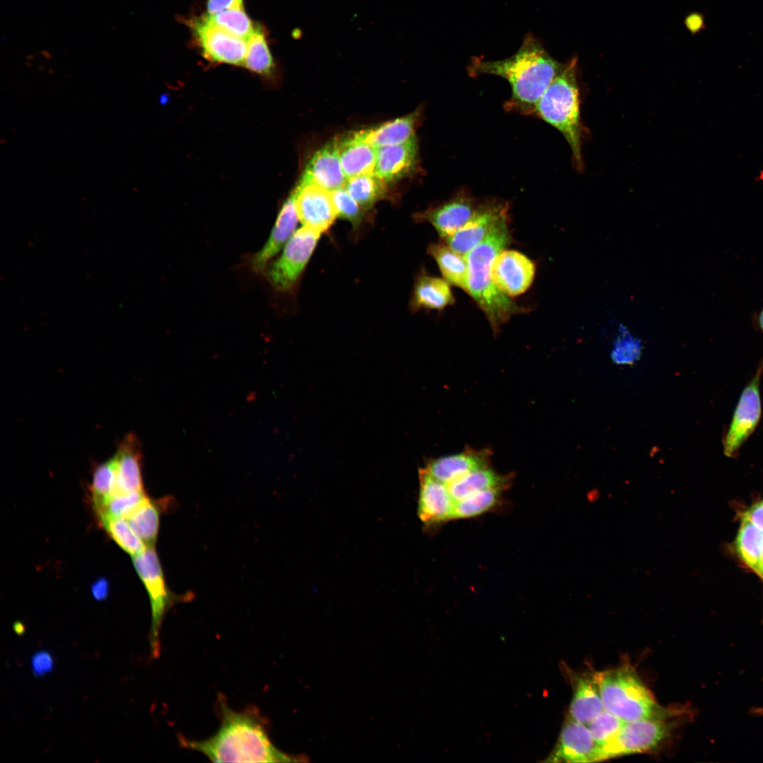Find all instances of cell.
<instances>
[{
	"label": "cell",
	"mask_w": 763,
	"mask_h": 763,
	"mask_svg": "<svg viewBox=\"0 0 763 763\" xmlns=\"http://www.w3.org/2000/svg\"><path fill=\"white\" fill-rule=\"evenodd\" d=\"M742 517L747 519L763 531V499L746 509Z\"/></svg>",
	"instance_id": "42"
},
{
	"label": "cell",
	"mask_w": 763,
	"mask_h": 763,
	"mask_svg": "<svg viewBox=\"0 0 763 763\" xmlns=\"http://www.w3.org/2000/svg\"><path fill=\"white\" fill-rule=\"evenodd\" d=\"M420 490L418 514L426 526H432L451 520L455 500L448 485L420 470Z\"/></svg>",
	"instance_id": "16"
},
{
	"label": "cell",
	"mask_w": 763,
	"mask_h": 763,
	"mask_svg": "<svg viewBox=\"0 0 763 763\" xmlns=\"http://www.w3.org/2000/svg\"><path fill=\"white\" fill-rule=\"evenodd\" d=\"M550 762L590 763L601 761V751L587 726L567 718L563 724Z\"/></svg>",
	"instance_id": "14"
},
{
	"label": "cell",
	"mask_w": 763,
	"mask_h": 763,
	"mask_svg": "<svg viewBox=\"0 0 763 763\" xmlns=\"http://www.w3.org/2000/svg\"><path fill=\"white\" fill-rule=\"evenodd\" d=\"M569 675L573 692L568 717L588 726L604 710L598 672H569Z\"/></svg>",
	"instance_id": "17"
},
{
	"label": "cell",
	"mask_w": 763,
	"mask_h": 763,
	"mask_svg": "<svg viewBox=\"0 0 763 763\" xmlns=\"http://www.w3.org/2000/svg\"><path fill=\"white\" fill-rule=\"evenodd\" d=\"M625 722L615 714L604 709L588 723L587 726L599 747L600 751L615 737Z\"/></svg>",
	"instance_id": "37"
},
{
	"label": "cell",
	"mask_w": 763,
	"mask_h": 763,
	"mask_svg": "<svg viewBox=\"0 0 763 763\" xmlns=\"http://www.w3.org/2000/svg\"><path fill=\"white\" fill-rule=\"evenodd\" d=\"M171 498L146 499L126 519L147 547H155L159 531L160 518Z\"/></svg>",
	"instance_id": "26"
},
{
	"label": "cell",
	"mask_w": 763,
	"mask_h": 763,
	"mask_svg": "<svg viewBox=\"0 0 763 763\" xmlns=\"http://www.w3.org/2000/svg\"><path fill=\"white\" fill-rule=\"evenodd\" d=\"M338 216L359 226L365 217V210L349 194L345 187L331 191Z\"/></svg>",
	"instance_id": "38"
},
{
	"label": "cell",
	"mask_w": 763,
	"mask_h": 763,
	"mask_svg": "<svg viewBox=\"0 0 763 763\" xmlns=\"http://www.w3.org/2000/svg\"><path fill=\"white\" fill-rule=\"evenodd\" d=\"M242 7L243 0H208L206 2L207 14L208 15Z\"/></svg>",
	"instance_id": "41"
},
{
	"label": "cell",
	"mask_w": 763,
	"mask_h": 763,
	"mask_svg": "<svg viewBox=\"0 0 763 763\" xmlns=\"http://www.w3.org/2000/svg\"><path fill=\"white\" fill-rule=\"evenodd\" d=\"M755 181L763 182V169H760L757 172V174L755 175Z\"/></svg>",
	"instance_id": "47"
},
{
	"label": "cell",
	"mask_w": 763,
	"mask_h": 763,
	"mask_svg": "<svg viewBox=\"0 0 763 763\" xmlns=\"http://www.w3.org/2000/svg\"><path fill=\"white\" fill-rule=\"evenodd\" d=\"M90 490L95 511L116 495L117 474L113 458L95 468Z\"/></svg>",
	"instance_id": "33"
},
{
	"label": "cell",
	"mask_w": 763,
	"mask_h": 763,
	"mask_svg": "<svg viewBox=\"0 0 763 763\" xmlns=\"http://www.w3.org/2000/svg\"><path fill=\"white\" fill-rule=\"evenodd\" d=\"M417 138L377 149L374 174L385 183L395 182L410 174L418 164Z\"/></svg>",
	"instance_id": "19"
},
{
	"label": "cell",
	"mask_w": 763,
	"mask_h": 763,
	"mask_svg": "<svg viewBox=\"0 0 763 763\" xmlns=\"http://www.w3.org/2000/svg\"><path fill=\"white\" fill-rule=\"evenodd\" d=\"M685 25L691 32H697L699 31L704 25L703 18L700 14L692 13L688 16L685 19Z\"/></svg>",
	"instance_id": "44"
},
{
	"label": "cell",
	"mask_w": 763,
	"mask_h": 763,
	"mask_svg": "<svg viewBox=\"0 0 763 763\" xmlns=\"http://www.w3.org/2000/svg\"><path fill=\"white\" fill-rule=\"evenodd\" d=\"M213 24L229 33L247 40L255 30L252 20L242 8H235L215 14H206Z\"/></svg>",
	"instance_id": "35"
},
{
	"label": "cell",
	"mask_w": 763,
	"mask_h": 763,
	"mask_svg": "<svg viewBox=\"0 0 763 763\" xmlns=\"http://www.w3.org/2000/svg\"><path fill=\"white\" fill-rule=\"evenodd\" d=\"M508 478L487 468H481L447 484L451 495L455 501L474 493L495 487H504Z\"/></svg>",
	"instance_id": "28"
},
{
	"label": "cell",
	"mask_w": 763,
	"mask_h": 763,
	"mask_svg": "<svg viewBox=\"0 0 763 763\" xmlns=\"http://www.w3.org/2000/svg\"><path fill=\"white\" fill-rule=\"evenodd\" d=\"M535 273L533 261L515 250L502 251L495 259L492 268L495 283L508 297L525 292L531 285Z\"/></svg>",
	"instance_id": "15"
},
{
	"label": "cell",
	"mask_w": 763,
	"mask_h": 763,
	"mask_svg": "<svg viewBox=\"0 0 763 763\" xmlns=\"http://www.w3.org/2000/svg\"><path fill=\"white\" fill-rule=\"evenodd\" d=\"M97 517L107 534L127 553L134 556L147 548L143 541L131 528L126 519L107 515H101Z\"/></svg>",
	"instance_id": "31"
},
{
	"label": "cell",
	"mask_w": 763,
	"mask_h": 763,
	"mask_svg": "<svg viewBox=\"0 0 763 763\" xmlns=\"http://www.w3.org/2000/svg\"><path fill=\"white\" fill-rule=\"evenodd\" d=\"M420 118V112L418 110L404 117L359 132L367 142L376 148L398 145L416 138L415 129Z\"/></svg>",
	"instance_id": "24"
},
{
	"label": "cell",
	"mask_w": 763,
	"mask_h": 763,
	"mask_svg": "<svg viewBox=\"0 0 763 763\" xmlns=\"http://www.w3.org/2000/svg\"><path fill=\"white\" fill-rule=\"evenodd\" d=\"M454 302L449 283L446 280L421 275L415 282L410 300L413 311L422 309L442 310Z\"/></svg>",
	"instance_id": "25"
},
{
	"label": "cell",
	"mask_w": 763,
	"mask_h": 763,
	"mask_svg": "<svg viewBox=\"0 0 763 763\" xmlns=\"http://www.w3.org/2000/svg\"><path fill=\"white\" fill-rule=\"evenodd\" d=\"M757 574L763 579V552L759 564Z\"/></svg>",
	"instance_id": "46"
},
{
	"label": "cell",
	"mask_w": 763,
	"mask_h": 763,
	"mask_svg": "<svg viewBox=\"0 0 763 763\" xmlns=\"http://www.w3.org/2000/svg\"><path fill=\"white\" fill-rule=\"evenodd\" d=\"M503 488L485 490L455 501L451 519L471 518L490 510L497 504Z\"/></svg>",
	"instance_id": "32"
},
{
	"label": "cell",
	"mask_w": 763,
	"mask_h": 763,
	"mask_svg": "<svg viewBox=\"0 0 763 763\" xmlns=\"http://www.w3.org/2000/svg\"><path fill=\"white\" fill-rule=\"evenodd\" d=\"M14 629H16V632L17 634L23 632V625L21 623H20V622L16 623V625L14 626Z\"/></svg>",
	"instance_id": "48"
},
{
	"label": "cell",
	"mask_w": 763,
	"mask_h": 763,
	"mask_svg": "<svg viewBox=\"0 0 763 763\" xmlns=\"http://www.w3.org/2000/svg\"><path fill=\"white\" fill-rule=\"evenodd\" d=\"M386 184L374 173L365 174L348 179L345 188L356 202L367 211L385 197Z\"/></svg>",
	"instance_id": "30"
},
{
	"label": "cell",
	"mask_w": 763,
	"mask_h": 763,
	"mask_svg": "<svg viewBox=\"0 0 763 763\" xmlns=\"http://www.w3.org/2000/svg\"><path fill=\"white\" fill-rule=\"evenodd\" d=\"M640 345L638 341L633 339L629 334H620L615 342L612 355L618 363H628L638 357Z\"/></svg>",
	"instance_id": "39"
},
{
	"label": "cell",
	"mask_w": 763,
	"mask_h": 763,
	"mask_svg": "<svg viewBox=\"0 0 763 763\" xmlns=\"http://www.w3.org/2000/svg\"><path fill=\"white\" fill-rule=\"evenodd\" d=\"M508 217L507 203L497 199L480 202L472 217L444 242L456 252L466 255L499 225L509 220Z\"/></svg>",
	"instance_id": "11"
},
{
	"label": "cell",
	"mask_w": 763,
	"mask_h": 763,
	"mask_svg": "<svg viewBox=\"0 0 763 763\" xmlns=\"http://www.w3.org/2000/svg\"><path fill=\"white\" fill-rule=\"evenodd\" d=\"M479 202L472 194L461 189L452 197L413 215L418 222L430 223L445 240L459 230L473 215Z\"/></svg>",
	"instance_id": "12"
},
{
	"label": "cell",
	"mask_w": 763,
	"mask_h": 763,
	"mask_svg": "<svg viewBox=\"0 0 763 763\" xmlns=\"http://www.w3.org/2000/svg\"><path fill=\"white\" fill-rule=\"evenodd\" d=\"M108 582L103 578L97 580L92 586V594L96 600L102 601L107 598L108 594Z\"/></svg>",
	"instance_id": "43"
},
{
	"label": "cell",
	"mask_w": 763,
	"mask_h": 763,
	"mask_svg": "<svg viewBox=\"0 0 763 763\" xmlns=\"http://www.w3.org/2000/svg\"><path fill=\"white\" fill-rule=\"evenodd\" d=\"M340 160L348 179L374 173L377 149L367 142L359 131L336 139Z\"/></svg>",
	"instance_id": "22"
},
{
	"label": "cell",
	"mask_w": 763,
	"mask_h": 763,
	"mask_svg": "<svg viewBox=\"0 0 763 763\" xmlns=\"http://www.w3.org/2000/svg\"><path fill=\"white\" fill-rule=\"evenodd\" d=\"M147 498L144 490L118 494L95 511L97 516L107 515L126 519Z\"/></svg>",
	"instance_id": "36"
},
{
	"label": "cell",
	"mask_w": 763,
	"mask_h": 763,
	"mask_svg": "<svg viewBox=\"0 0 763 763\" xmlns=\"http://www.w3.org/2000/svg\"><path fill=\"white\" fill-rule=\"evenodd\" d=\"M428 254L435 260L444 277L449 284L467 291L468 265L465 255L451 248L446 243H432Z\"/></svg>",
	"instance_id": "27"
},
{
	"label": "cell",
	"mask_w": 763,
	"mask_h": 763,
	"mask_svg": "<svg viewBox=\"0 0 763 763\" xmlns=\"http://www.w3.org/2000/svg\"><path fill=\"white\" fill-rule=\"evenodd\" d=\"M511 241L506 220L465 255L468 265L466 292L484 313L495 333L511 317L526 311L504 295L492 278L493 262Z\"/></svg>",
	"instance_id": "3"
},
{
	"label": "cell",
	"mask_w": 763,
	"mask_h": 763,
	"mask_svg": "<svg viewBox=\"0 0 763 763\" xmlns=\"http://www.w3.org/2000/svg\"><path fill=\"white\" fill-rule=\"evenodd\" d=\"M300 181L317 184L329 191L345 187L347 178L341 166L336 140L314 153Z\"/></svg>",
	"instance_id": "18"
},
{
	"label": "cell",
	"mask_w": 763,
	"mask_h": 763,
	"mask_svg": "<svg viewBox=\"0 0 763 763\" xmlns=\"http://www.w3.org/2000/svg\"><path fill=\"white\" fill-rule=\"evenodd\" d=\"M735 545L740 558L757 573L763 552V531L742 517Z\"/></svg>",
	"instance_id": "29"
},
{
	"label": "cell",
	"mask_w": 763,
	"mask_h": 763,
	"mask_svg": "<svg viewBox=\"0 0 763 763\" xmlns=\"http://www.w3.org/2000/svg\"><path fill=\"white\" fill-rule=\"evenodd\" d=\"M677 723L668 718L625 721L615 737L601 749V760L652 750L670 734Z\"/></svg>",
	"instance_id": "7"
},
{
	"label": "cell",
	"mask_w": 763,
	"mask_h": 763,
	"mask_svg": "<svg viewBox=\"0 0 763 763\" xmlns=\"http://www.w3.org/2000/svg\"><path fill=\"white\" fill-rule=\"evenodd\" d=\"M564 64L555 60L530 33L511 57L496 61L473 57L467 67L469 76L490 74L507 80L511 95L504 108L509 112L532 115L535 105L562 71Z\"/></svg>",
	"instance_id": "2"
},
{
	"label": "cell",
	"mask_w": 763,
	"mask_h": 763,
	"mask_svg": "<svg viewBox=\"0 0 763 763\" xmlns=\"http://www.w3.org/2000/svg\"><path fill=\"white\" fill-rule=\"evenodd\" d=\"M292 192L302 225L319 233L329 229L338 216L331 191L317 184L300 181Z\"/></svg>",
	"instance_id": "13"
},
{
	"label": "cell",
	"mask_w": 763,
	"mask_h": 763,
	"mask_svg": "<svg viewBox=\"0 0 763 763\" xmlns=\"http://www.w3.org/2000/svg\"><path fill=\"white\" fill-rule=\"evenodd\" d=\"M762 371L763 367L760 365L743 389L724 435L723 451L729 458H733L739 453L759 422L762 415L759 386Z\"/></svg>",
	"instance_id": "9"
},
{
	"label": "cell",
	"mask_w": 763,
	"mask_h": 763,
	"mask_svg": "<svg viewBox=\"0 0 763 763\" xmlns=\"http://www.w3.org/2000/svg\"><path fill=\"white\" fill-rule=\"evenodd\" d=\"M243 66L252 72L270 74L273 61L263 31L256 28L247 40V49Z\"/></svg>",
	"instance_id": "34"
},
{
	"label": "cell",
	"mask_w": 763,
	"mask_h": 763,
	"mask_svg": "<svg viewBox=\"0 0 763 763\" xmlns=\"http://www.w3.org/2000/svg\"><path fill=\"white\" fill-rule=\"evenodd\" d=\"M577 59L564 64L540 97L532 115L557 129L568 143L575 168L581 172L584 126L580 115V94L576 76Z\"/></svg>",
	"instance_id": "4"
},
{
	"label": "cell",
	"mask_w": 763,
	"mask_h": 763,
	"mask_svg": "<svg viewBox=\"0 0 763 763\" xmlns=\"http://www.w3.org/2000/svg\"><path fill=\"white\" fill-rule=\"evenodd\" d=\"M605 710L625 721L646 718H669L685 713L661 706L629 663L598 672Z\"/></svg>",
	"instance_id": "5"
},
{
	"label": "cell",
	"mask_w": 763,
	"mask_h": 763,
	"mask_svg": "<svg viewBox=\"0 0 763 763\" xmlns=\"http://www.w3.org/2000/svg\"><path fill=\"white\" fill-rule=\"evenodd\" d=\"M52 655L47 651H39L31 658V669L34 675L42 677L52 671L54 668Z\"/></svg>",
	"instance_id": "40"
},
{
	"label": "cell",
	"mask_w": 763,
	"mask_h": 763,
	"mask_svg": "<svg viewBox=\"0 0 763 763\" xmlns=\"http://www.w3.org/2000/svg\"><path fill=\"white\" fill-rule=\"evenodd\" d=\"M218 704L220 725L215 734L199 740L179 735L181 746L199 752L213 762L297 761L273 744L268 723L256 706L237 711L229 707L222 695L218 696Z\"/></svg>",
	"instance_id": "1"
},
{
	"label": "cell",
	"mask_w": 763,
	"mask_h": 763,
	"mask_svg": "<svg viewBox=\"0 0 763 763\" xmlns=\"http://www.w3.org/2000/svg\"><path fill=\"white\" fill-rule=\"evenodd\" d=\"M298 220L292 192L283 203L266 242L252 259L251 265L255 271H263L270 260L285 245L295 232Z\"/></svg>",
	"instance_id": "21"
},
{
	"label": "cell",
	"mask_w": 763,
	"mask_h": 763,
	"mask_svg": "<svg viewBox=\"0 0 763 763\" xmlns=\"http://www.w3.org/2000/svg\"><path fill=\"white\" fill-rule=\"evenodd\" d=\"M112 458L117 474L116 495L143 490L141 455L136 437L127 435Z\"/></svg>",
	"instance_id": "23"
},
{
	"label": "cell",
	"mask_w": 763,
	"mask_h": 763,
	"mask_svg": "<svg viewBox=\"0 0 763 763\" xmlns=\"http://www.w3.org/2000/svg\"><path fill=\"white\" fill-rule=\"evenodd\" d=\"M755 322H756L757 326L758 327V329H759V331L762 332V333L763 335V307L758 312V313L757 314V315L755 317ZM761 365L763 367V359H762Z\"/></svg>",
	"instance_id": "45"
},
{
	"label": "cell",
	"mask_w": 763,
	"mask_h": 763,
	"mask_svg": "<svg viewBox=\"0 0 763 763\" xmlns=\"http://www.w3.org/2000/svg\"><path fill=\"white\" fill-rule=\"evenodd\" d=\"M320 235L305 226L294 232L280 256L267 268V278L275 289L284 292L292 288L309 261Z\"/></svg>",
	"instance_id": "8"
},
{
	"label": "cell",
	"mask_w": 763,
	"mask_h": 763,
	"mask_svg": "<svg viewBox=\"0 0 763 763\" xmlns=\"http://www.w3.org/2000/svg\"><path fill=\"white\" fill-rule=\"evenodd\" d=\"M487 449H468L432 460L423 469L436 480L449 484L472 471L490 466Z\"/></svg>",
	"instance_id": "20"
},
{
	"label": "cell",
	"mask_w": 763,
	"mask_h": 763,
	"mask_svg": "<svg viewBox=\"0 0 763 763\" xmlns=\"http://www.w3.org/2000/svg\"><path fill=\"white\" fill-rule=\"evenodd\" d=\"M193 34L208 60L243 66L247 40L236 37L211 23L206 16L191 23Z\"/></svg>",
	"instance_id": "10"
},
{
	"label": "cell",
	"mask_w": 763,
	"mask_h": 763,
	"mask_svg": "<svg viewBox=\"0 0 763 763\" xmlns=\"http://www.w3.org/2000/svg\"><path fill=\"white\" fill-rule=\"evenodd\" d=\"M132 561L150 599L152 619L148 641L150 657L155 659L160 653V629L166 613L173 605L191 599V597L176 595L167 587L155 547H147L143 552L132 556Z\"/></svg>",
	"instance_id": "6"
}]
</instances>
